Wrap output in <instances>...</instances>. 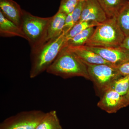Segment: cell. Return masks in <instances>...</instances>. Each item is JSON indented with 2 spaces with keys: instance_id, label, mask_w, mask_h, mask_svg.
<instances>
[{
  "instance_id": "cell-1",
  "label": "cell",
  "mask_w": 129,
  "mask_h": 129,
  "mask_svg": "<svg viewBox=\"0 0 129 129\" xmlns=\"http://www.w3.org/2000/svg\"><path fill=\"white\" fill-rule=\"evenodd\" d=\"M66 34L62 33L57 38L49 40L36 48L31 49L30 78H34L46 71L55 60L61 51L66 46Z\"/></svg>"
},
{
  "instance_id": "cell-2",
  "label": "cell",
  "mask_w": 129,
  "mask_h": 129,
  "mask_svg": "<svg viewBox=\"0 0 129 129\" xmlns=\"http://www.w3.org/2000/svg\"><path fill=\"white\" fill-rule=\"evenodd\" d=\"M46 72L63 79L80 76L90 80L85 63L67 46L63 48Z\"/></svg>"
},
{
  "instance_id": "cell-3",
  "label": "cell",
  "mask_w": 129,
  "mask_h": 129,
  "mask_svg": "<svg viewBox=\"0 0 129 129\" xmlns=\"http://www.w3.org/2000/svg\"><path fill=\"white\" fill-rule=\"evenodd\" d=\"M125 36L118 24L117 18H108L96 26L85 46L112 47L120 46Z\"/></svg>"
},
{
  "instance_id": "cell-4",
  "label": "cell",
  "mask_w": 129,
  "mask_h": 129,
  "mask_svg": "<svg viewBox=\"0 0 129 129\" xmlns=\"http://www.w3.org/2000/svg\"><path fill=\"white\" fill-rule=\"evenodd\" d=\"M52 18V17L43 18L34 16L22 10L21 28L27 37L31 49L46 42Z\"/></svg>"
},
{
  "instance_id": "cell-5",
  "label": "cell",
  "mask_w": 129,
  "mask_h": 129,
  "mask_svg": "<svg viewBox=\"0 0 129 129\" xmlns=\"http://www.w3.org/2000/svg\"><path fill=\"white\" fill-rule=\"evenodd\" d=\"M85 63L87 66L90 80L93 82L100 96L111 88L115 81L122 76L116 67L105 64Z\"/></svg>"
},
{
  "instance_id": "cell-6",
  "label": "cell",
  "mask_w": 129,
  "mask_h": 129,
  "mask_svg": "<svg viewBox=\"0 0 129 129\" xmlns=\"http://www.w3.org/2000/svg\"><path fill=\"white\" fill-rule=\"evenodd\" d=\"M46 113L36 110L20 112L3 120L0 129H36Z\"/></svg>"
},
{
  "instance_id": "cell-7",
  "label": "cell",
  "mask_w": 129,
  "mask_h": 129,
  "mask_svg": "<svg viewBox=\"0 0 129 129\" xmlns=\"http://www.w3.org/2000/svg\"><path fill=\"white\" fill-rule=\"evenodd\" d=\"M85 46L87 49L97 53L116 68L129 61V51L122 47H103Z\"/></svg>"
},
{
  "instance_id": "cell-8",
  "label": "cell",
  "mask_w": 129,
  "mask_h": 129,
  "mask_svg": "<svg viewBox=\"0 0 129 129\" xmlns=\"http://www.w3.org/2000/svg\"><path fill=\"white\" fill-rule=\"evenodd\" d=\"M97 106L102 110L110 114L117 112L121 109L127 107L124 96L111 88L101 96Z\"/></svg>"
},
{
  "instance_id": "cell-9",
  "label": "cell",
  "mask_w": 129,
  "mask_h": 129,
  "mask_svg": "<svg viewBox=\"0 0 129 129\" xmlns=\"http://www.w3.org/2000/svg\"><path fill=\"white\" fill-rule=\"evenodd\" d=\"M108 18L97 0L84 1L83 9L79 22L91 21L100 24Z\"/></svg>"
},
{
  "instance_id": "cell-10",
  "label": "cell",
  "mask_w": 129,
  "mask_h": 129,
  "mask_svg": "<svg viewBox=\"0 0 129 129\" xmlns=\"http://www.w3.org/2000/svg\"><path fill=\"white\" fill-rule=\"evenodd\" d=\"M0 8L6 18L21 28L22 9L17 2L13 0H0Z\"/></svg>"
},
{
  "instance_id": "cell-11",
  "label": "cell",
  "mask_w": 129,
  "mask_h": 129,
  "mask_svg": "<svg viewBox=\"0 0 129 129\" xmlns=\"http://www.w3.org/2000/svg\"><path fill=\"white\" fill-rule=\"evenodd\" d=\"M67 47L70 50L75 53L83 62L90 64H107L115 67L111 63L104 60L97 53L87 49L85 46Z\"/></svg>"
},
{
  "instance_id": "cell-12",
  "label": "cell",
  "mask_w": 129,
  "mask_h": 129,
  "mask_svg": "<svg viewBox=\"0 0 129 129\" xmlns=\"http://www.w3.org/2000/svg\"><path fill=\"white\" fill-rule=\"evenodd\" d=\"M0 36L1 37H21L27 40L22 29L4 16L0 11Z\"/></svg>"
},
{
  "instance_id": "cell-13",
  "label": "cell",
  "mask_w": 129,
  "mask_h": 129,
  "mask_svg": "<svg viewBox=\"0 0 129 129\" xmlns=\"http://www.w3.org/2000/svg\"><path fill=\"white\" fill-rule=\"evenodd\" d=\"M67 15L58 11L55 15L52 16L46 42L57 38L62 34Z\"/></svg>"
},
{
  "instance_id": "cell-14",
  "label": "cell",
  "mask_w": 129,
  "mask_h": 129,
  "mask_svg": "<svg viewBox=\"0 0 129 129\" xmlns=\"http://www.w3.org/2000/svg\"><path fill=\"white\" fill-rule=\"evenodd\" d=\"M108 18L116 17L129 0H97Z\"/></svg>"
},
{
  "instance_id": "cell-15",
  "label": "cell",
  "mask_w": 129,
  "mask_h": 129,
  "mask_svg": "<svg viewBox=\"0 0 129 129\" xmlns=\"http://www.w3.org/2000/svg\"><path fill=\"white\" fill-rule=\"evenodd\" d=\"M36 129H63L56 111L52 110L46 113Z\"/></svg>"
},
{
  "instance_id": "cell-16",
  "label": "cell",
  "mask_w": 129,
  "mask_h": 129,
  "mask_svg": "<svg viewBox=\"0 0 129 129\" xmlns=\"http://www.w3.org/2000/svg\"><path fill=\"white\" fill-rule=\"evenodd\" d=\"M95 29L90 27L67 41L66 46H80L85 45L87 41L91 36Z\"/></svg>"
},
{
  "instance_id": "cell-17",
  "label": "cell",
  "mask_w": 129,
  "mask_h": 129,
  "mask_svg": "<svg viewBox=\"0 0 129 129\" xmlns=\"http://www.w3.org/2000/svg\"><path fill=\"white\" fill-rule=\"evenodd\" d=\"M118 24L125 37L129 35V2L116 17Z\"/></svg>"
},
{
  "instance_id": "cell-18",
  "label": "cell",
  "mask_w": 129,
  "mask_h": 129,
  "mask_svg": "<svg viewBox=\"0 0 129 129\" xmlns=\"http://www.w3.org/2000/svg\"><path fill=\"white\" fill-rule=\"evenodd\" d=\"M99 25V24L91 21L78 22L75 24L69 32L66 34V38L67 41L71 39L88 28L94 27Z\"/></svg>"
},
{
  "instance_id": "cell-19",
  "label": "cell",
  "mask_w": 129,
  "mask_h": 129,
  "mask_svg": "<svg viewBox=\"0 0 129 129\" xmlns=\"http://www.w3.org/2000/svg\"><path fill=\"white\" fill-rule=\"evenodd\" d=\"M111 88L124 96L129 89V75L122 76L115 81Z\"/></svg>"
},
{
  "instance_id": "cell-20",
  "label": "cell",
  "mask_w": 129,
  "mask_h": 129,
  "mask_svg": "<svg viewBox=\"0 0 129 129\" xmlns=\"http://www.w3.org/2000/svg\"><path fill=\"white\" fill-rule=\"evenodd\" d=\"M78 2L76 0H61L58 11L68 15L73 11Z\"/></svg>"
},
{
  "instance_id": "cell-21",
  "label": "cell",
  "mask_w": 129,
  "mask_h": 129,
  "mask_svg": "<svg viewBox=\"0 0 129 129\" xmlns=\"http://www.w3.org/2000/svg\"><path fill=\"white\" fill-rule=\"evenodd\" d=\"M84 1H79L76 7L72 12L73 23L74 25L78 22L80 20L82 9H83Z\"/></svg>"
},
{
  "instance_id": "cell-22",
  "label": "cell",
  "mask_w": 129,
  "mask_h": 129,
  "mask_svg": "<svg viewBox=\"0 0 129 129\" xmlns=\"http://www.w3.org/2000/svg\"><path fill=\"white\" fill-rule=\"evenodd\" d=\"M72 13L67 15L63 30V33L67 34L74 26Z\"/></svg>"
},
{
  "instance_id": "cell-23",
  "label": "cell",
  "mask_w": 129,
  "mask_h": 129,
  "mask_svg": "<svg viewBox=\"0 0 129 129\" xmlns=\"http://www.w3.org/2000/svg\"><path fill=\"white\" fill-rule=\"evenodd\" d=\"M117 68L122 76L129 75V61L119 66Z\"/></svg>"
},
{
  "instance_id": "cell-24",
  "label": "cell",
  "mask_w": 129,
  "mask_h": 129,
  "mask_svg": "<svg viewBox=\"0 0 129 129\" xmlns=\"http://www.w3.org/2000/svg\"><path fill=\"white\" fill-rule=\"evenodd\" d=\"M120 46L126 48L129 51V35L125 37Z\"/></svg>"
},
{
  "instance_id": "cell-25",
  "label": "cell",
  "mask_w": 129,
  "mask_h": 129,
  "mask_svg": "<svg viewBox=\"0 0 129 129\" xmlns=\"http://www.w3.org/2000/svg\"><path fill=\"white\" fill-rule=\"evenodd\" d=\"M124 98H125L126 101V104L127 106H129V89L128 91L127 94L124 96Z\"/></svg>"
},
{
  "instance_id": "cell-26",
  "label": "cell",
  "mask_w": 129,
  "mask_h": 129,
  "mask_svg": "<svg viewBox=\"0 0 129 129\" xmlns=\"http://www.w3.org/2000/svg\"><path fill=\"white\" fill-rule=\"evenodd\" d=\"M78 1H85L86 0H76Z\"/></svg>"
}]
</instances>
